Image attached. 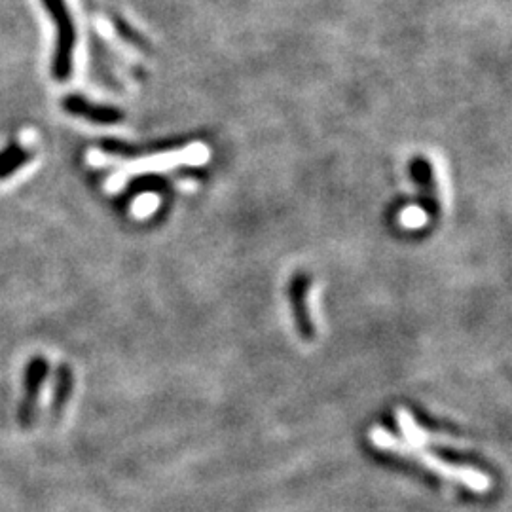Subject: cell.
I'll return each instance as SVG.
<instances>
[{
  "label": "cell",
  "mask_w": 512,
  "mask_h": 512,
  "mask_svg": "<svg viewBox=\"0 0 512 512\" xmlns=\"http://www.w3.org/2000/svg\"><path fill=\"white\" fill-rule=\"evenodd\" d=\"M33 160V152L29 148L19 145L18 141H10L0 150V181L16 175L19 169Z\"/></svg>",
  "instance_id": "52a82bcc"
},
{
  "label": "cell",
  "mask_w": 512,
  "mask_h": 512,
  "mask_svg": "<svg viewBox=\"0 0 512 512\" xmlns=\"http://www.w3.org/2000/svg\"><path fill=\"white\" fill-rule=\"evenodd\" d=\"M74 372L69 365H59L55 370L54 397H52V406L50 412L54 418H59L61 412L65 410L67 403L73 397Z\"/></svg>",
  "instance_id": "8992f818"
},
{
  "label": "cell",
  "mask_w": 512,
  "mask_h": 512,
  "mask_svg": "<svg viewBox=\"0 0 512 512\" xmlns=\"http://www.w3.org/2000/svg\"><path fill=\"white\" fill-rule=\"evenodd\" d=\"M410 175H412V181L420 188V202L423 211L429 217H439V184H437V177H435V169H433L431 160H427L425 156L412 158Z\"/></svg>",
  "instance_id": "277c9868"
},
{
  "label": "cell",
  "mask_w": 512,
  "mask_h": 512,
  "mask_svg": "<svg viewBox=\"0 0 512 512\" xmlns=\"http://www.w3.org/2000/svg\"><path fill=\"white\" fill-rule=\"evenodd\" d=\"M310 275L300 272L293 277L291 287H289V296H291V308H293L294 323L298 334L304 340H313L315 338V325L311 321L310 308H308V293H310Z\"/></svg>",
  "instance_id": "5b68a950"
},
{
  "label": "cell",
  "mask_w": 512,
  "mask_h": 512,
  "mask_svg": "<svg viewBox=\"0 0 512 512\" xmlns=\"http://www.w3.org/2000/svg\"><path fill=\"white\" fill-rule=\"evenodd\" d=\"M61 107L67 114L84 118V120H88L92 124H99V126H114V124L124 122V118H126L124 110L112 107V105H97L90 99H86L84 95H76V93L67 95L61 103Z\"/></svg>",
  "instance_id": "3957f363"
},
{
  "label": "cell",
  "mask_w": 512,
  "mask_h": 512,
  "mask_svg": "<svg viewBox=\"0 0 512 512\" xmlns=\"http://www.w3.org/2000/svg\"><path fill=\"white\" fill-rule=\"evenodd\" d=\"M116 31H118V33H120V35H122V37L128 38V40H129V42H131V44H137V46H143V44H141V42H143V40H141V38L137 37V33H133V31H131V29H129L128 25H124V23H122V21H116Z\"/></svg>",
  "instance_id": "ba28073f"
},
{
  "label": "cell",
  "mask_w": 512,
  "mask_h": 512,
  "mask_svg": "<svg viewBox=\"0 0 512 512\" xmlns=\"http://www.w3.org/2000/svg\"><path fill=\"white\" fill-rule=\"evenodd\" d=\"M50 365L42 355H35L23 370V397L18 408V421L23 429H31L37 421L40 391L48 380Z\"/></svg>",
  "instance_id": "7a4b0ae2"
},
{
  "label": "cell",
  "mask_w": 512,
  "mask_h": 512,
  "mask_svg": "<svg viewBox=\"0 0 512 512\" xmlns=\"http://www.w3.org/2000/svg\"><path fill=\"white\" fill-rule=\"evenodd\" d=\"M55 25V48L52 57V76L57 82H67L74 71L76 25L67 0H40Z\"/></svg>",
  "instance_id": "6da1fadb"
}]
</instances>
